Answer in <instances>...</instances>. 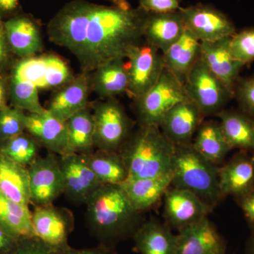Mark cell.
<instances>
[{"mask_svg":"<svg viewBox=\"0 0 254 254\" xmlns=\"http://www.w3.org/2000/svg\"><path fill=\"white\" fill-rule=\"evenodd\" d=\"M148 13L125 10L86 0L67 3L48 23L50 41L66 48L91 74L105 64L127 59L131 47L141 43Z\"/></svg>","mask_w":254,"mask_h":254,"instance_id":"obj_1","label":"cell"},{"mask_svg":"<svg viewBox=\"0 0 254 254\" xmlns=\"http://www.w3.org/2000/svg\"><path fill=\"white\" fill-rule=\"evenodd\" d=\"M75 77L67 63L54 55L20 58L9 76L11 106L29 113L42 114L40 90L58 89Z\"/></svg>","mask_w":254,"mask_h":254,"instance_id":"obj_2","label":"cell"},{"mask_svg":"<svg viewBox=\"0 0 254 254\" xmlns=\"http://www.w3.org/2000/svg\"><path fill=\"white\" fill-rule=\"evenodd\" d=\"M86 204L92 233L108 248L133 237L143 223L120 185H101Z\"/></svg>","mask_w":254,"mask_h":254,"instance_id":"obj_3","label":"cell"},{"mask_svg":"<svg viewBox=\"0 0 254 254\" xmlns=\"http://www.w3.org/2000/svg\"><path fill=\"white\" fill-rule=\"evenodd\" d=\"M175 145L158 126L142 127L123 145L120 153L128 178H148L172 173Z\"/></svg>","mask_w":254,"mask_h":254,"instance_id":"obj_4","label":"cell"},{"mask_svg":"<svg viewBox=\"0 0 254 254\" xmlns=\"http://www.w3.org/2000/svg\"><path fill=\"white\" fill-rule=\"evenodd\" d=\"M218 165L207 160L190 144L175 145L171 187L190 190L213 208L222 196Z\"/></svg>","mask_w":254,"mask_h":254,"instance_id":"obj_5","label":"cell"},{"mask_svg":"<svg viewBox=\"0 0 254 254\" xmlns=\"http://www.w3.org/2000/svg\"><path fill=\"white\" fill-rule=\"evenodd\" d=\"M188 99L184 83L165 67L154 86L135 100L140 125L159 127L169 110Z\"/></svg>","mask_w":254,"mask_h":254,"instance_id":"obj_6","label":"cell"},{"mask_svg":"<svg viewBox=\"0 0 254 254\" xmlns=\"http://www.w3.org/2000/svg\"><path fill=\"white\" fill-rule=\"evenodd\" d=\"M185 91L203 116L218 115L234 96V92L210 71L199 58L185 80Z\"/></svg>","mask_w":254,"mask_h":254,"instance_id":"obj_7","label":"cell"},{"mask_svg":"<svg viewBox=\"0 0 254 254\" xmlns=\"http://www.w3.org/2000/svg\"><path fill=\"white\" fill-rule=\"evenodd\" d=\"M95 123L94 147L118 152L128 138L131 121L123 107L113 98L97 103L93 114Z\"/></svg>","mask_w":254,"mask_h":254,"instance_id":"obj_8","label":"cell"},{"mask_svg":"<svg viewBox=\"0 0 254 254\" xmlns=\"http://www.w3.org/2000/svg\"><path fill=\"white\" fill-rule=\"evenodd\" d=\"M128 93L136 100L154 86L161 76L165 64L163 53L148 43L131 47L127 53Z\"/></svg>","mask_w":254,"mask_h":254,"instance_id":"obj_9","label":"cell"},{"mask_svg":"<svg viewBox=\"0 0 254 254\" xmlns=\"http://www.w3.org/2000/svg\"><path fill=\"white\" fill-rule=\"evenodd\" d=\"M32 215L35 237L46 245L51 252L69 247L68 239L72 231L73 220L68 210L53 204L36 206Z\"/></svg>","mask_w":254,"mask_h":254,"instance_id":"obj_10","label":"cell"},{"mask_svg":"<svg viewBox=\"0 0 254 254\" xmlns=\"http://www.w3.org/2000/svg\"><path fill=\"white\" fill-rule=\"evenodd\" d=\"M180 11L185 28L200 42L218 41L236 33L228 16L213 6L199 4L181 8Z\"/></svg>","mask_w":254,"mask_h":254,"instance_id":"obj_11","label":"cell"},{"mask_svg":"<svg viewBox=\"0 0 254 254\" xmlns=\"http://www.w3.org/2000/svg\"><path fill=\"white\" fill-rule=\"evenodd\" d=\"M31 190V203L36 206L53 204L64 193L63 174L59 159L55 153L36 158L28 166Z\"/></svg>","mask_w":254,"mask_h":254,"instance_id":"obj_12","label":"cell"},{"mask_svg":"<svg viewBox=\"0 0 254 254\" xmlns=\"http://www.w3.org/2000/svg\"><path fill=\"white\" fill-rule=\"evenodd\" d=\"M59 163L63 177L64 193L72 201L86 203L95 190L103 185L88 165L86 155H60Z\"/></svg>","mask_w":254,"mask_h":254,"instance_id":"obj_13","label":"cell"},{"mask_svg":"<svg viewBox=\"0 0 254 254\" xmlns=\"http://www.w3.org/2000/svg\"><path fill=\"white\" fill-rule=\"evenodd\" d=\"M163 198L168 226L178 231L207 218L213 209L190 190L173 187L166 190Z\"/></svg>","mask_w":254,"mask_h":254,"instance_id":"obj_14","label":"cell"},{"mask_svg":"<svg viewBox=\"0 0 254 254\" xmlns=\"http://www.w3.org/2000/svg\"><path fill=\"white\" fill-rule=\"evenodd\" d=\"M203 117L193 102L184 100L164 115L159 127L174 145L190 144Z\"/></svg>","mask_w":254,"mask_h":254,"instance_id":"obj_15","label":"cell"},{"mask_svg":"<svg viewBox=\"0 0 254 254\" xmlns=\"http://www.w3.org/2000/svg\"><path fill=\"white\" fill-rule=\"evenodd\" d=\"M3 27L11 53L18 58L36 56L43 50L41 27L31 16L14 15L3 21Z\"/></svg>","mask_w":254,"mask_h":254,"instance_id":"obj_16","label":"cell"},{"mask_svg":"<svg viewBox=\"0 0 254 254\" xmlns=\"http://www.w3.org/2000/svg\"><path fill=\"white\" fill-rule=\"evenodd\" d=\"M226 246L220 234L208 220L178 231L175 254H225Z\"/></svg>","mask_w":254,"mask_h":254,"instance_id":"obj_17","label":"cell"},{"mask_svg":"<svg viewBox=\"0 0 254 254\" xmlns=\"http://www.w3.org/2000/svg\"><path fill=\"white\" fill-rule=\"evenodd\" d=\"M90 89V74L82 72L57 89L46 109L55 118L66 122L87 108Z\"/></svg>","mask_w":254,"mask_h":254,"instance_id":"obj_18","label":"cell"},{"mask_svg":"<svg viewBox=\"0 0 254 254\" xmlns=\"http://www.w3.org/2000/svg\"><path fill=\"white\" fill-rule=\"evenodd\" d=\"M230 38L200 42V58L210 71L234 92L244 65L232 57L230 48Z\"/></svg>","mask_w":254,"mask_h":254,"instance_id":"obj_19","label":"cell"},{"mask_svg":"<svg viewBox=\"0 0 254 254\" xmlns=\"http://www.w3.org/2000/svg\"><path fill=\"white\" fill-rule=\"evenodd\" d=\"M26 131L43 147L55 154L68 153L66 122L55 118L47 110L44 113H29L26 120Z\"/></svg>","mask_w":254,"mask_h":254,"instance_id":"obj_20","label":"cell"},{"mask_svg":"<svg viewBox=\"0 0 254 254\" xmlns=\"http://www.w3.org/2000/svg\"><path fill=\"white\" fill-rule=\"evenodd\" d=\"M185 26L180 9L163 14H148L143 30L145 43L164 53L185 32Z\"/></svg>","mask_w":254,"mask_h":254,"instance_id":"obj_21","label":"cell"},{"mask_svg":"<svg viewBox=\"0 0 254 254\" xmlns=\"http://www.w3.org/2000/svg\"><path fill=\"white\" fill-rule=\"evenodd\" d=\"M219 186L222 195L240 198L254 190V157L237 155L219 168Z\"/></svg>","mask_w":254,"mask_h":254,"instance_id":"obj_22","label":"cell"},{"mask_svg":"<svg viewBox=\"0 0 254 254\" xmlns=\"http://www.w3.org/2000/svg\"><path fill=\"white\" fill-rule=\"evenodd\" d=\"M173 173L148 178H128L120 186L137 211L155 205L171 187Z\"/></svg>","mask_w":254,"mask_h":254,"instance_id":"obj_23","label":"cell"},{"mask_svg":"<svg viewBox=\"0 0 254 254\" xmlns=\"http://www.w3.org/2000/svg\"><path fill=\"white\" fill-rule=\"evenodd\" d=\"M200 55V42L185 29L182 36L163 53L165 67L185 83Z\"/></svg>","mask_w":254,"mask_h":254,"instance_id":"obj_24","label":"cell"},{"mask_svg":"<svg viewBox=\"0 0 254 254\" xmlns=\"http://www.w3.org/2000/svg\"><path fill=\"white\" fill-rule=\"evenodd\" d=\"M132 238L141 254H176L177 235L170 226L157 220L143 222Z\"/></svg>","mask_w":254,"mask_h":254,"instance_id":"obj_25","label":"cell"},{"mask_svg":"<svg viewBox=\"0 0 254 254\" xmlns=\"http://www.w3.org/2000/svg\"><path fill=\"white\" fill-rule=\"evenodd\" d=\"M90 82L91 89L106 99L127 93L128 75L125 60H113L100 66L90 74Z\"/></svg>","mask_w":254,"mask_h":254,"instance_id":"obj_26","label":"cell"},{"mask_svg":"<svg viewBox=\"0 0 254 254\" xmlns=\"http://www.w3.org/2000/svg\"><path fill=\"white\" fill-rule=\"evenodd\" d=\"M217 116L232 148L254 151V118L247 113L223 110Z\"/></svg>","mask_w":254,"mask_h":254,"instance_id":"obj_27","label":"cell"},{"mask_svg":"<svg viewBox=\"0 0 254 254\" xmlns=\"http://www.w3.org/2000/svg\"><path fill=\"white\" fill-rule=\"evenodd\" d=\"M0 192L21 204L31 203L28 169L0 156Z\"/></svg>","mask_w":254,"mask_h":254,"instance_id":"obj_28","label":"cell"},{"mask_svg":"<svg viewBox=\"0 0 254 254\" xmlns=\"http://www.w3.org/2000/svg\"><path fill=\"white\" fill-rule=\"evenodd\" d=\"M192 145L198 153L216 165L223 161L231 150L220 123L213 121L200 125Z\"/></svg>","mask_w":254,"mask_h":254,"instance_id":"obj_29","label":"cell"},{"mask_svg":"<svg viewBox=\"0 0 254 254\" xmlns=\"http://www.w3.org/2000/svg\"><path fill=\"white\" fill-rule=\"evenodd\" d=\"M85 155L88 165L103 185H120L128 178L126 164L117 152L98 150Z\"/></svg>","mask_w":254,"mask_h":254,"instance_id":"obj_30","label":"cell"},{"mask_svg":"<svg viewBox=\"0 0 254 254\" xmlns=\"http://www.w3.org/2000/svg\"><path fill=\"white\" fill-rule=\"evenodd\" d=\"M0 223L18 240L35 237L28 205L10 199L0 192Z\"/></svg>","mask_w":254,"mask_h":254,"instance_id":"obj_31","label":"cell"},{"mask_svg":"<svg viewBox=\"0 0 254 254\" xmlns=\"http://www.w3.org/2000/svg\"><path fill=\"white\" fill-rule=\"evenodd\" d=\"M66 126L68 153H91L94 147L95 123L93 115L88 108L78 112L68 120Z\"/></svg>","mask_w":254,"mask_h":254,"instance_id":"obj_32","label":"cell"},{"mask_svg":"<svg viewBox=\"0 0 254 254\" xmlns=\"http://www.w3.org/2000/svg\"><path fill=\"white\" fill-rule=\"evenodd\" d=\"M37 153L38 143L24 132L0 143V156L23 166L33 163L36 160Z\"/></svg>","mask_w":254,"mask_h":254,"instance_id":"obj_33","label":"cell"},{"mask_svg":"<svg viewBox=\"0 0 254 254\" xmlns=\"http://www.w3.org/2000/svg\"><path fill=\"white\" fill-rule=\"evenodd\" d=\"M23 110L13 106L0 110V143L18 136L26 130V115Z\"/></svg>","mask_w":254,"mask_h":254,"instance_id":"obj_34","label":"cell"},{"mask_svg":"<svg viewBox=\"0 0 254 254\" xmlns=\"http://www.w3.org/2000/svg\"><path fill=\"white\" fill-rule=\"evenodd\" d=\"M230 48L234 59L244 66L254 61V28L236 32L230 38Z\"/></svg>","mask_w":254,"mask_h":254,"instance_id":"obj_35","label":"cell"},{"mask_svg":"<svg viewBox=\"0 0 254 254\" xmlns=\"http://www.w3.org/2000/svg\"><path fill=\"white\" fill-rule=\"evenodd\" d=\"M234 95L244 113L254 118V76L238 81L234 89Z\"/></svg>","mask_w":254,"mask_h":254,"instance_id":"obj_36","label":"cell"},{"mask_svg":"<svg viewBox=\"0 0 254 254\" xmlns=\"http://www.w3.org/2000/svg\"><path fill=\"white\" fill-rule=\"evenodd\" d=\"M148 14H163L179 11L180 0H139V6Z\"/></svg>","mask_w":254,"mask_h":254,"instance_id":"obj_37","label":"cell"},{"mask_svg":"<svg viewBox=\"0 0 254 254\" xmlns=\"http://www.w3.org/2000/svg\"><path fill=\"white\" fill-rule=\"evenodd\" d=\"M14 254H52V252L41 241L33 237L20 240Z\"/></svg>","mask_w":254,"mask_h":254,"instance_id":"obj_38","label":"cell"},{"mask_svg":"<svg viewBox=\"0 0 254 254\" xmlns=\"http://www.w3.org/2000/svg\"><path fill=\"white\" fill-rule=\"evenodd\" d=\"M19 240L0 223V254H14Z\"/></svg>","mask_w":254,"mask_h":254,"instance_id":"obj_39","label":"cell"},{"mask_svg":"<svg viewBox=\"0 0 254 254\" xmlns=\"http://www.w3.org/2000/svg\"><path fill=\"white\" fill-rule=\"evenodd\" d=\"M11 53L6 40L3 25L0 26V71H2L11 62Z\"/></svg>","mask_w":254,"mask_h":254,"instance_id":"obj_40","label":"cell"},{"mask_svg":"<svg viewBox=\"0 0 254 254\" xmlns=\"http://www.w3.org/2000/svg\"><path fill=\"white\" fill-rule=\"evenodd\" d=\"M239 198L246 218L254 226V190Z\"/></svg>","mask_w":254,"mask_h":254,"instance_id":"obj_41","label":"cell"},{"mask_svg":"<svg viewBox=\"0 0 254 254\" xmlns=\"http://www.w3.org/2000/svg\"><path fill=\"white\" fill-rule=\"evenodd\" d=\"M52 254H114L113 250L104 246L100 245L96 248L86 249V250H74L68 247L65 250L52 252Z\"/></svg>","mask_w":254,"mask_h":254,"instance_id":"obj_42","label":"cell"},{"mask_svg":"<svg viewBox=\"0 0 254 254\" xmlns=\"http://www.w3.org/2000/svg\"><path fill=\"white\" fill-rule=\"evenodd\" d=\"M18 5V0H0V17H11L16 15Z\"/></svg>","mask_w":254,"mask_h":254,"instance_id":"obj_43","label":"cell"},{"mask_svg":"<svg viewBox=\"0 0 254 254\" xmlns=\"http://www.w3.org/2000/svg\"><path fill=\"white\" fill-rule=\"evenodd\" d=\"M9 95V77H6L0 71V110L6 106Z\"/></svg>","mask_w":254,"mask_h":254,"instance_id":"obj_44","label":"cell"},{"mask_svg":"<svg viewBox=\"0 0 254 254\" xmlns=\"http://www.w3.org/2000/svg\"><path fill=\"white\" fill-rule=\"evenodd\" d=\"M110 4L116 7L125 10L131 9V5L127 1V0H107Z\"/></svg>","mask_w":254,"mask_h":254,"instance_id":"obj_45","label":"cell"},{"mask_svg":"<svg viewBox=\"0 0 254 254\" xmlns=\"http://www.w3.org/2000/svg\"><path fill=\"white\" fill-rule=\"evenodd\" d=\"M249 253L254 254V230L252 236L251 237L250 245H249Z\"/></svg>","mask_w":254,"mask_h":254,"instance_id":"obj_46","label":"cell"},{"mask_svg":"<svg viewBox=\"0 0 254 254\" xmlns=\"http://www.w3.org/2000/svg\"><path fill=\"white\" fill-rule=\"evenodd\" d=\"M3 21H2V18L0 17V26H2V25H3Z\"/></svg>","mask_w":254,"mask_h":254,"instance_id":"obj_47","label":"cell"}]
</instances>
